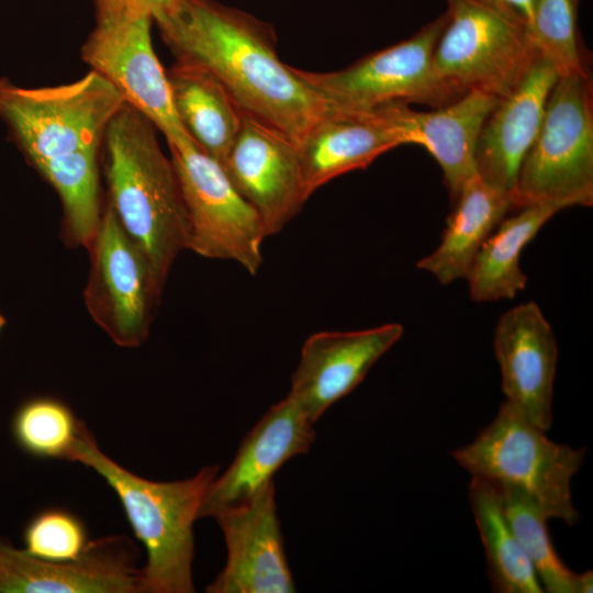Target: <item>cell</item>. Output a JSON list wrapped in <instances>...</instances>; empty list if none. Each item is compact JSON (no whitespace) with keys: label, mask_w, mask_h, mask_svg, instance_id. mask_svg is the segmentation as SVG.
Returning a JSON list of instances; mask_svg holds the SVG:
<instances>
[{"label":"cell","mask_w":593,"mask_h":593,"mask_svg":"<svg viewBox=\"0 0 593 593\" xmlns=\"http://www.w3.org/2000/svg\"><path fill=\"white\" fill-rule=\"evenodd\" d=\"M581 0H534L529 34L539 55L559 76L591 75L579 32Z\"/></svg>","instance_id":"4316f807"},{"label":"cell","mask_w":593,"mask_h":593,"mask_svg":"<svg viewBox=\"0 0 593 593\" xmlns=\"http://www.w3.org/2000/svg\"><path fill=\"white\" fill-rule=\"evenodd\" d=\"M89 249L83 300L91 317L116 345L139 346L147 338L163 287L110 203Z\"/></svg>","instance_id":"30bf717a"},{"label":"cell","mask_w":593,"mask_h":593,"mask_svg":"<svg viewBox=\"0 0 593 593\" xmlns=\"http://www.w3.org/2000/svg\"><path fill=\"white\" fill-rule=\"evenodd\" d=\"M495 490L501 499L505 516L532 563L544 592L591 593L592 570L575 573L563 563L549 535L547 527L549 518L523 494L510 489Z\"/></svg>","instance_id":"484cf974"},{"label":"cell","mask_w":593,"mask_h":593,"mask_svg":"<svg viewBox=\"0 0 593 593\" xmlns=\"http://www.w3.org/2000/svg\"><path fill=\"white\" fill-rule=\"evenodd\" d=\"M517 209L593 204V85L591 75L559 76L515 188Z\"/></svg>","instance_id":"5b68a950"},{"label":"cell","mask_w":593,"mask_h":593,"mask_svg":"<svg viewBox=\"0 0 593 593\" xmlns=\"http://www.w3.org/2000/svg\"><path fill=\"white\" fill-rule=\"evenodd\" d=\"M403 333L401 324L387 323L360 331L310 335L301 348L288 395L315 423L363 380Z\"/></svg>","instance_id":"9a60e30c"},{"label":"cell","mask_w":593,"mask_h":593,"mask_svg":"<svg viewBox=\"0 0 593 593\" xmlns=\"http://www.w3.org/2000/svg\"><path fill=\"white\" fill-rule=\"evenodd\" d=\"M504 4L516 13L527 25L530 24L534 0H502Z\"/></svg>","instance_id":"4dcf8cb0"},{"label":"cell","mask_w":593,"mask_h":593,"mask_svg":"<svg viewBox=\"0 0 593 593\" xmlns=\"http://www.w3.org/2000/svg\"><path fill=\"white\" fill-rule=\"evenodd\" d=\"M402 145L378 108L328 107L296 144L307 194L346 172L365 169Z\"/></svg>","instance_id":"ffe728a7"},{"label":"cell","mask_w":593,"mask_h":593,"mask_svg":"<svg viewBox=\"0 0 593 593\" xmlns=\"http://www.w3.org/2000/svg\"><path fill=\"white\" fill-rule=\"evenodd\" d=\"M493 348L505 401L547 432L552 422L558 347L539 306L526 302L506 311L496 324Z\"/></svg>","instance_id":"2e32d148"},{"label":"cell","mask_w":593,"mask_h":593,"mask_svg":"<svg viewBox=\"0 0 593 593\" xmlns=\"http://www.w3.org/2000/svg\"><path fill=\"white\" fill-rule=\"evenodd\" d=\"M83 522L61 508L40 512L24 533L25 552L51 562H68L79 559L89 545Z\"/></svg>","instance_id":"f1b7e54d"},{"label":"cell","mask_w":593,"mask_h":593,"mask_svg":"<svg viewBox=\"0 0 593 593\" xmlns=\"http://www.w3.org/2000/svg\"><path fill=\"white\" fill-rule=\"evenodd\" d=\"M152 16L133 12L98 16L80 52L91 70L171 142L189 135L175 111L166 70L152 44Z\"/></svg>","instance_id":"8fae6325"},{"label":"cell","mask_w":593,"mask_h":593,"mask_svg":"<svg viewBox=\"0 0 593 593\" xmlns=\"http://www.w3.org/2000/svg\"><path fill=\"white\" fill-rule=\"evenodd\" d=\"M475 1H479L481 3H484V4H488V5H491V7H494V8H497V9H501V10H504V11H508V12H512L514 13L511 9H508L504 2L502 0H475ZM516 14V13H515ZM517 15V14H516Z\"/></svg>","instance_id":"1f68e13d"},{"label":"cell","mask_w":593,"mask_h":593,"mask_svg":"<svg viewBox=\"0 0 593 593\" xmlns=\"http://www.w3.org/2000/svg\"><path fill=\"white\" fill-rule=\"evenodd\" d=\"M125 103L93 70L70 83L40 88L0 77V118L31 165L99 148L110 121Z\"/></svg>","instance_id":"8992f818"},{"label":"cell","mask_w":593,"mask_h":593,"mask_svg":"<svg viewBox=\"0 0 593 593\" xmlns=\"http://www.w3.org/2000/svg\"><path fill=\"white\" fill-rule=\"evenodd\" d=\"M7 320L5 317L0 313V332L5 326Z\"/></svg>","instance_id":"d6a6232c"},{"label":"cell","mask_w":593,"mask_h":593,"mask_svg":"<svg viewBox=\"0 0 593 593\" xmlns=\"http://www.w3.org/2000/svg\"><path fill=\"white\" fill-rule=\"evenodd\" d=\"M222 165L260 216L267 238L281 232L310 198L296 143L250 115L244 114Z\"/></svg>","instance_id":"7c38bea8"},{"label":"cell","mask_w":593,"mask_h":593,"mask_svg":"<svg viewBox=\"0 0 593 593\" xmlns=\"http://www.w3.org/2000/svg\"><path fill=\"white\" fill-rule=\"evenodd\" d=\"M176 60L213 75L244 114L299 143L327 104L276 52L270 25L214 0H179L153 20Z\"/></svg>","instance_id":"6da1fadb"},{"label":"cell","mask_w":593,"mask_h":593,"mask_svg":"<svg viewBox=\"0 0 593 593\" xmlns=\"http://www.w3.org/2000/svg\"><path fill=\"white\" fill-rule=\"evenodd\" d=\"M559 211L552 204L536 203L516 209L486 237L466 277L471 299L491 302L513 299L525 289L527 277L519 267L524 247Z\"/></svg>","instance_id":"603a6c76"},{"label":"cell","mask_w":593,"mask_h":593,"mask_svg":"<svg viewBox=\"0 0 593 593\" xmlns=\"http://www.w3.org/2000/svg\"><path fill=\"white\" fill-rule=\"evenodd\" d=\"M98 149H79L32 165L55 189L61 201L68 239L87 248L96 236L102 216Z\"/></svg>","instance_id":"d4e9b609"},{"label":"cell","mask_w":593,"mask_h":593,"mask_svg":"<svg viewBox=\"0 0 593 593\" xmlns=\"http://www.w3.org/2000/svg\"><path fill=\"white\" fill-rule=\"evenodd\" d=\"M82 422L71 409L53 398H36L24 403L13 422L14 436L30 455L69 460Z\"/></svg>","instance_id":"83f0119b"},{"label":"cell","mask_w":593,"mask_h":593,"mask_svg":"<svg viewBox=\"0 0 593 593\" xmlns=\"http://www.w3.org/2000/svg\"><path fill=\"white\" fill-rule=\"evenodd\" d=\"M136 558L124 536L90 540L68 562L44 561L0 541V593H139Z\"/></svg>","instance_id":"5bb4252c"},{"label":"cell","mask_w":593,"mask_h":593,"mask_svg":"<svg viewBox=\"0 0 593 593\" xmlns=\"http://www.w3.org/2000/svg\"><path fill=\"white\" fill-rule=\"evenodd\" d=\"M558 77L553 65L539 55L518 86L499 99L481 128L475 148L477 172L514 198L522 163L539 132Z\"/></svg>","instance_id":"d6986e66"},{"label":"cell","mask_w":593,"mask_h":593,"mask_svg":"<svg viewBox=\"0 0 593 593\" xmlns=\"http://www.w3.org/2000/svg\"><path fill=\"white\" fill-rule=\"evenodd\" d=\"M179 0H92L96 18L124 12L142 13L156 18L172 8Z\"/></svg>","instance_id":"f546056e"},{"label":"cell","mask_w":593,"mask_h":593,"mask_svg":"<svg viewBox=\"0 0 593 593\" xmlns=\"http://www.w3.org/2000/svg\"><path fill=\"white\" fill-rule=\"evenodd\" d=\"M273 481L250 497L220 510L216 519L226 562L209 593H291L293 577L277 515Z\"/></svg>","instance_id":"4fadbf2b"},{"label":"cell","mask_w":593,"mask_h":593,"mask_svg":"<svg viewBox=\"0 0 593 593\" xmlns=\"http://www.w3.org/2000/svg\"><path fill=\"white\" fill-rule=\"evenodd\" d=\"M454 201L440 244L417 262L441 284L466 278L483 242L508 212L517 209L511 193L489 184L479 175L462 187Z\"/></svg>","instance_id":"44dd1931"},{"label":"cell","mask_w":593,"mask_h":593,"mask_svg":"<svg viewBox=\"0 0 593 593\" xmlns=\"http://www.w3.org/2000/svg\"><path fill=\"white\" fill-rule=\"evenodd\" d=\"M166 75L184 131L222 164L240 130L244 113L220 81L202 67L176 60Z\"/></svg>","instance_id":"7402d4cb"},{"label":"cell","mask_w":593,"mask_h":593,"mask_svg":"<svg viewBox=\"0 0 593 593\" xmlns=\"http://www.w3.org/2000/svg\"><path fill=\"white\" fill-rule=\"evenodd\" d=\"M69 460L94 470L120 499L147 553L145 566L139 568V592H194L193 523L220 467L205 466L186 480L150 481L103 454L83 423Z\"/></svg>","instance_id":"3957f363"},{"label":"cell","mask_w":593,"mask_h":593,"mask_svg":"<svg viewBox=\"0 0 593 593\" xmlns=\"http://www.w3.org/2000/svg\"><path fill=\"white\" fill-rule=\"evenodd\" d=\"M167 143L187 214L186 249L204 258L234 261L256 275L267 238L256 210L224 166L191 137Z\"/></svg>","instance_id":"ba28073f"},{"label":"cell","mask_w":593,"mask_h":593,"mask_svg":"<svg viewBox=\"0 0 593 593\" xmlns=\"http://www.w3.org/2000/svg\"><path fill=\"white\" fill-rule=\"evenodd\" d=\"M497 101L492 94L469 91L430 111H416L402 102L376 108L398 132L402 145L422 146L435 158L454 201L462 187L478 175V138Z\"/></svg>","instance_id":"ac0fdd59"},{"label":"cell","mask_w":593,"mask_h":593,"mask_svg":"<svg viewBox=\"0 0 593 593\" xmlns=\"http://www.w3.org/2000/svg\"><path fill=\"white\" fill-rule=\"evenodd\" d=\"M155 130L125 103L103 141L109 203L164 288L178 253L186 249L188 223L174 164L163 153Z\"/></svg>","instance_id":"7a4b0ae2"},{"label":"cell","mask_w":593,"mask_h":593,"mask_svg":"<svg viewBox=\"0 0 593 593\" xmlns=\"http://www.w3.org/2000/svg\"><path fill=\"white\" fill-rule=\"evenodd\" d=\"M313 422L287 394L273 404L243 439L233 461L216 475L203 499L199 518L239 503L272 481L289 459L306 454L315 439Z\"/></svg>","instance_id":"e0dca14e"},{"label":"cell","mask_w":593,"mask_h":593,"mask_svg":"<svg viewBox=\"0 0 593 593\" xmlns=\"http://www.w3.org/2000/svg\"><path fill=\"white\" fill-rule=\"evenodd\" d=\"M446 14L433 56L439 78L458 96L510 94L539 56L526 23L475 0H447Z\"/></svg>","instance_id":"52a82bcc"},{"label":"cell","mask_w":593,"mask_h":593,"mask_svg":"<svg viewBox=\"0 0 593 593\" xmlns=\"http://www.w3.org/2000/svg\"><path fill=\"white\" fill-rule=\"evenodd\" d=\"M468 497L484 548L493 591L542 593L544 589L505 516L494 486L472 478Z\"/></svg>","instance_id":"cb8c5ba5"},{"label":"cell","mask_w":593,"mask_h":593,"mask_svg":"<svg viewBox=\"0 0 593 593\" xmlns=\"http://www.w3.org/2000/svg\"><path fill=\"white\" fill-rule=\"evenodd\" d=\"M446 12L411 37L334 71L296 74L328 107L367 110L402 102L439 108L459 98L436 74L434 51Z\"/></svg>","instance_id":"9c48e42d"},{"label":"cell","mask_w":593,"mask_h":593,"mask_svg":"<svg viewBox=\"0 0 593 593\" xmlns=\"http://www.w3.org/2000/svg\"><path fill=\"white\" fill-rule=\"evenodd\" d=\"M585 451L550 440L545 430L504 401L494 419L450 455L472 478L495 489L514 490L549 519L573 526L580 515L572 504L571 481Z\"/></svg>","instance_id":"277c9868"}]
</instances>
